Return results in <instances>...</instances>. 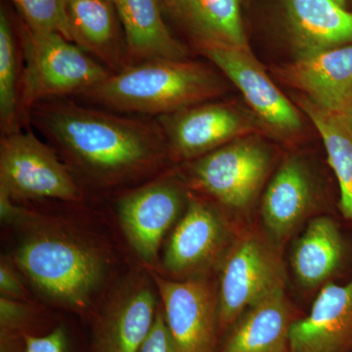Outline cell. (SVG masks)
I'll use <instances>...</instances> for the list:
<instances>
[{
	"mask_svg": "<svg viewBox=\"0 0 352 352\" xmlns=\"http://www.w3.org/2000/svg\"><path fill=\"white\" fill-rule=\"evenodd\" d=\"M261 135L247 136L194 160V182L222 205L244 210L258 195L272 155Z\"/></svg>",
	"mask_w": 352,
	"mask_h": 352,
	"instance_id": "52a82bcc",
	"label": "cell"
},
{
	"mask_svg": "<svg viewBox=\"0 0 352 352\" xmlns=\"http://www.w3.org/2000/svg\"><path fill=\"white\" fill-rule=\"evenodd\" d=\"M199 52L240 90L271 136L289 139L302 133L303 120L298 106L271 80L251 48L212 47Z\"/></svg>",
	"mask_w": 352,
	"mask_h": 352,
	"instance_id": "9c48e42d",
	"label": "cell"
},
{
	"mask_svg": "<svg viewBox=\"0 0 352 352\" xmlns=\"http://www.w3.org/2000/svg\"><path fill=\"white\" fill-rule=\"evenodd\" d=\"M226 237V227L214 208L203 201L190 200L171 235L164 265L175 273L200 270L219 256Z\"/></svg>",
	"mask_w": 352,
	"mask_h": 352,
	"instance_id": "d6986e66",
	"label": "cell"
},
{
	"mask_svg": "<svg viewBox=\"0 0 352 352\" xmlns=\"http://www.w3.org/2000/svg\"><path fill=\"white\" fill-rule=\"evenodd\" d=\"M183 203L182 190L164 178L124 196L119 204L122 229L145 261L156 258L164 234L175 223Z\"/></svg>",
	"mask_w": 352,
	"mask_h": 352,
	"instance_id": "8fae6325",
	"label": "cell"
},
{
	"mask_svg": "<svg viewBox=\"0 0 352 352\" xmlns=\"http://www.w3.org/2000/svg\"><path fill=\"white\" fill-rule=\"evenodd\" d=\"M168 150L185 160L198 159L237 139L271 135L251 110L231 102H205L156 118Z\"/></svg>",
	"mask_w": 352,
	"mask_h": 352,
	"instance_id": "5b68a950",
	"label": "cell"
},
{
	"mask_svg": "<svg viewBox=\"0 0 352 352\" xmlns=\"http://www.w3.org/2000/svg\"><path fill=\"white\" fill-rule=\"evenodd\" d=\"M0 289L1 293L8 298H22L25 296V289L23 288L15 273L3 263L0 267Z\"/></svg>",
	"mask_w": 352,
	"mask_h": 352,
	"instance_id": "83f0119b",
	"label": "cell"
},
{
	"mask_svg": "<svg viewBox=\"0 0 352 352\" xmlns=\"http://www.w3.org/2000/svg\"><path fill=\"white\" fill-rule=\"evenodd\" d=\"M18 65L17 44L12 25L2 7L0 11V126L2 135L20 129Z\"/></svg>",
	"mask_w": 352,
	"mask_h": 352,
	"instance_id": "cb8c5ba5",
	"label": "cell"
},
{
	"mask_svg": "<svg viewBox=\"0 0 352 352\" xmlns=\"http://www.w3.org/2000/svg\"><path fill=\"white\" fill-rule=\"evenodd\" d=\"M25 23L36 32H53L72 41L66 0H12Z\"/></svg>",
	"mask_w": 352,
	"mask_h": 352,
	"instance_id": "d4e9b609",
	"label": "cell"
},
{
	"mask_svg": "<svg viewBox=\"0 0 352 352\" xmlns=\"http://www.w3.org/2000/svg\"><path fill=\"white\" fill-rule=\"evenodd\" d=\"M335 1H337L338 3L340 4V6H346V0H335Z\"/></svg>",
	"mask_w": 352,
	"mask_h": 352,
	"instance_id": "f546056e",
	"label": "cell"
},
{
	"mask_svg": "<svg viewBox=\"0 0 352 352\" xmlns=\"http://www.w3.org/2000/svg\"><path fill=\"white\" fill-rule=\"evenodd\" d=\"M0 190L11 198L78 201L80 191L56 153L32 131L3 134L0 141Z\"/></svg>",
	"mask_w": 352,
	"mask_h": 352,
	"instance_id": "8992f818",
	"label": "cell"
},
{
	"mask_svg": "<svg viewBox=\"0 0 352 352\" xmlns=\"http://www.w3.org/2000/svg\"><path fill=\"white\" fill-rule=\"evenodd\" d=\"M22 45L25 69L20 106L24 112L30 113L39 102L85 94L112 74L59 34L36 32L25 27Z\"/></svg>",
	"mask_w": 352,
	"mask_h": 352,
	"instance_id": "3957f363",
	"label": "cell"
},
{
	"mask_svg": "<svg viewBox=\"0 0 352 352\" xmlns=\"http://www.w3.org/2000/svg\"><path fill=\"white\" fill-rule=\"evenodd\" d=\"M138 352H177L163 310L157 309L151 330L143 340Z\"/></svg>",
	"mask_w": 352,
	"mask_h": 352,
	"instance_id": "4316f807",
	"label": "cell"
},
{
	"mask_svg": "<svg viewBox=\"0 0 352 352\" xmlns=\"http://www.w3.org/2000/svg\"><path fill=\"white\" fill-rule=\"evenodd\" d=\"M21 270L43 293L74 310H85L102 281L100 258L66 238L38 236L18 250Z\"/></svg>",
	"mask_w": 352,
	"mask_h": 352,
	"instance_id": "277c9868",
	"label": "cell"
},
{
	"mask_svg": "<svg viewBox=\"0 0 352 352\" xmlns=\"http://www.w3.org/2000/svg\"><path fill=\"white\" fill-rule=\"evenodd\" d=\"M296 58L352 43V12L335 0H285Z\"/></svg>",
	"mask_w": 352,
	"mask_h": 352,
	"instance_id": "e0dca14e",
	"label": "cell"
},
{
	"mask_svg": "<svg viewBox=\"0 0 352 352\" xmlns=\"http://www.w3.org/2000/svg\"><path fill=\"white\" fill-rule=\"evenodd\" d=\"M295 100L320 134L329 164L339 182L340 212L352 223V129L344 115L319 107L302 94Z\"/></svg>",
	"mask_w": 352,
	"mask_h": 352,
	"instance_id": "603a6c76",
	"label": "cell"
},
{
	"mask_svg": "<svg viewBox=\"0 0 352 352\" xmlns=\"http://www.w3.org/2000/svg\"><path fill=\"white\" fill-rule=\"evenodd\" d=\"M168 327L177 352H217L219 298L205 280L170 281L156 277Z\"/></svg>",
	"mask_w": 352,
	"mask_h": 352,
	"instance_id": "30bf717a",
	"label": "cell"
},
{
	"mask_svg": "<svg viewBox=\"0 0 352 352\" xmlns=\"http://www.w3.org/2000/svg\"><path fill=\"white\" fill-rule=\"evenodd\" d=\"M285 281L283 264L270 245L254 235L236 242L227 252L220 275L219 342L245 310L283 288Z\"/></svg>",
	"mask_w": 352,
	"mask_h": 352,
	"instance_id": "ba28073f",
	"label": "cell"
},
{
	"mask_svg": "<svg viewBox=\"0 0 352 352\" xmlns=\"http://www.w3.org/2000/svg\"><path fill=\"white\" fill-rule=\"evenodd\" d=\"M72 41L94 55L112 73L129 66L126 41L120 38L119 14L111 0H66Z\"/></svg>",
	"mask_w": 352,
	"mask_h": 352,
	"instance_id": "ffe728a7",
	"label": "cell"
},
{
	"mask_svg": "<svg viewBox=\"0 0 352 352\" xmlns=\"http://www.w3.org/2000/svg\"><path fill=\"white\" fill-rule=\"evenodd\" d=\"M25 352H72L69 333L57 326L44 335H25Z\"/></svg>",
	"mask_w": 352,
	"mask_h": 352,
	"instance_id": "484cf974",
	"label": "cell"
},
{
	"mask_svg": "<svg viewBox=\"0 0 352 352\" xmlns=\"http://www.w3.org/2000/svg\"><path fill=\"white\" fill-rule=\"evenodd\" d=\"M286 352H289V351H286Z\"/></svg>",
	"mask_w": 352,
	"mask_h": 352,
	"instance_id": "1f68e13d",
	"label": "cell"
},
{
	"mask_svg": "<svg viewBox=\"0 0 352 352\" xmlns=\"http://www.w3.org/2000/svg\"><path fill=\"white\" fill-rule=\"evenodd\" d=\"M34 126L95 182L116 183L149 170L168 144L157 122L50 99L30 111Z\"/></svg>",
	"mask_w": 352,
	"mask_h": 352,
	"instance_id": "6da1fadb",
	"label": "cell"
},
{
	"mask_svg": "<svg viewBox=\"0 0 352 352\" xmlns=\"http://www.w3.org/2000/svg\"><path fill=\"white\" fill-rule=\"evenodd\" d=\"M156 305L150 287L127 289L95 319L91 352H138L154 324Z\"/></svg>",
	"mask_w": 352,
	"mask_h": 352,
	"instance_id": "2e32d148",
	"label": "cell"
},
{
	"mask_svg": "<svg viewBox=\"0 0 352 352\" xmlns=\"http://www.w3.org/2000/svg\"><path fill=\"white\" fill-rule=\"evenodd\" d=\"M129 66L154 59L184 60L187 50L168 31L160 0H117Z\"/></svg>",
	"mask_w": 352,
	"mask_h": 352,
	"instance_id": "44dd1931",
	"label": "cell"
},
{
	"mask_svg": "<svg viewBox=\"0 0 352 352\" xmlns=\"http://www.w3.org/2000/svg\"><path fill=\"white\" fill-rule=\"evenodd\" d=\"M280 80L330 112L344 115L352 103V43L296 58L275 69Z\"/></svg>",
	"mask_w": 352,
	"mask_h": 352,
	"instance_id": "7c38bea8",
	"label": "cell"
},
{
	"mask_svg": "<svg viewBox=\"0 0 352 352\" xmlns=\"http://www.w3.org/2000/svg\"><path fill=\"white\" fill-rule=\"evenodd\" d=\"M287 300L285 287L241 315L220 340L217 352H286L289 333L300 319Z\"/></svg>",
	"mask_w": 352,
	"mask_h": 352,
	"instance_id": "5bb4252c",
	"label": "cell"
},
{
	"mask_svg": "<svg viewBox=\"0 0 352 352\" xmlns=\"http://www.w3.org/2000/svg\"><path fill=\"white\" fill-rule=\"evenodd\" d=\"M163 11L199 51L212 47L249 48L240 0H160Z\"/></svg>",
	"mask_w": 352,
	"mask_h": 352,
	"instance_id": "9a60e30c",
	"label": "cell"
},
{
	"mask_svg": "<svg viewBox=\"0 0 352 352\" xmlns=\"http://www.w3.org/2000/svg\"><path fill=\"white\" fill-rule=\"evenodd\" d=\"M314 203L315 185L307 164L300 157H289L264 193V224L275 239H286L309 215Z\"/></svg>",
	"mask_w": 352,
	"mask_h": 352,
	"instance_id": "ac0fdd59",
	"label": "cell"
},
{
	"mask_svg": "<svg viewBox=\"0 0 352 352\" xmlns=\"http://www.w3.org/2000/svg\"><path fill=\"white\" fill-rule=\"evenodd\" d=\"M344 118H346L347 122H349V126L352 129V103L351 105L349 106V108L347 109L346 113H344Z\"/></svg>",
	"mask_w": 352,
	"mask_h": 352,
	"instance_id": "f1b7e54d",
	"label": "cell"
},
{
	"mask_svg": "<svg viewBox=\"0 0 352 352\" xmlns=\"http://www.w3.org/2000/svg\"><path fill=\"white\" fill-rule=\"evenodd\" d=\"M289 352H352V275L323 286L309 314L294 324Z\"/></svg>",
	"mask_w": 352,
	"mask_h": 352,
	"instance_id": "4fadbf2b",
	"label": "cell"
},
{
	"mask_svg": "<svg viewBox=\"0 0 352 352\" xmlns=\"http://www.w3.org/2000/svg\"><path fill=\"white\" fill-rule=\"evenodd\" d=\"M226 89L223 78L207 65L154 59L112 73L82 95L117 112L157 118L214 101Z\"/></svg>",
	"mask_w": 352,
	"mask_h": 352,
	"instance_id": "7a4b0ae2",
	"label": "cell"
},
{
	"mask_svg": "<svg viewBox=\"0 0 352 352\" xmlns=\"http://www.w3.org/2000/svg\"><path fill=\"white\" fill-rule=\"evenodd\" d=\"M111 1H113V3H115V6H116V2H117V0H111Z\"/></svg>",
	"mask_w": 352,
	"mask_h": 352,
	"instance_id": "4dcf8cb0",
	"label": "cell"
},
{
	"mask_svg": "<svg viewBox=\"0 0 352 352\" xmlns=\"http://www.w3.org/2000/svg\"><path fill=\"white\" fill-rule=\"evenodd\" d=\"M344 256L346 243L335 220L315 217L294 248L292 267L302 286L315 288L340 270Z\"/></svg>",
	"mask_w": 352,
	"mask_h": 352,
	"instance_id": "7402d4cb",
	"label": "cell"
}]
</instances>
